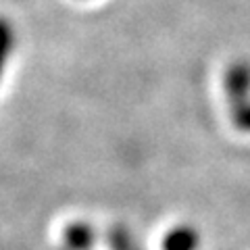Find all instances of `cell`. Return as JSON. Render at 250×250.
Here are the masks:
<instances>
[{"label": "cell", "instance_id": "obj_1", "mask_svg": "<svg viewBox=\"0 0 250 250\" xmlns=\"http://www.w3.org/2000/svg\"><path fill=\"white\" fill-rule=\"evenodd\" d=\"M223 92L228 98V106L250 100V61L238 59L229 62L223 73Z\"/></svg>", "mask_w": 250, "mask_h": 250}, {"label": "cell", "instance_id": "obj_2", "mask_svg": "<svg viewBox=\"0 0 250 250\" xmlns=\"http://www.w3.org/2000/svg\"><path fill=\"white\" fill-rule=\"evenodd\" d=\"M200 233L188 223L171 228L161 240V250H198Z\"/></svg>", "mask_w": 250, "mask_h": 250}, {"label": "cell", "instance_id": "obj_3", "mask_svg": "<svg viewBox=\"0 0 250 250\" xmlns=\"http://www.w3.org/2000/svg\"><path fill=\"white\" fill-rule=\"evenodd\" d=\"M62 240H65L67 250H90L94 244V229H92V225L77 221L65 229Z\"/></svg>", "mask_w": 250, "mask_h": 250}, {"label": "cell", "instance_id": "obj_4", "mask_svg": "<svg viewBox=\"0 0 250 250\" xmlns=\"http://www.w3.org/2000/svg\"><path fill=\"white\" fill-rule=\"evenodd\" d=\"M108 244H111V250H140L136 240L131 238V233L127 228L123 225H115L108 231Z\"/></svg>", "mask_w": 250, "mask_h": 250}, {"label": "cell", "instance_id": "obj_5", "mask_svg": "<svg viewBox=\"0 0 250 250\" xmlns=\"http://www.w3.org/2000/svg\"><path fill=\"white\" fill-rule=\"evenodd\" d=\"M13 27L4 17H0V77H2L4 65L9 61V54L13 50Z\"/></svg>", "mask_w": 250, "mask_h": 250}, {"label": "cell", "instance_id": "obj_6", "mask_svg": "<svg viewBox=\"0 0 250 250\" xmlns=\"http://www.w3.org/2000/svg\"><path fill=\"white\" fill-rule=\"evenodd\" d=\"M229 119L238 131L250 134V100L240 103L236 106H229Z\"/></svg>", "mask_w": 250, "mask_h": 250}]
</instances>
